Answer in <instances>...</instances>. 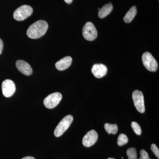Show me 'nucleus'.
<instances>
[{
	"label": "nucleus",
	"mask_w": 159,
	"mask_h": 159,
	"mask_svg": "<svg viewBox=\"0 0 159 159\" xmlns=\"http://www.w3.org/2000/svg\"><path fill=\"white\" fill-rule=\"evenodd\" d=\"M126 154L128 159H138L136 149L134 148H128L126 151Z\"/></svg>",
	"instance_id": "17"
},
{
	"label": "nucleus",
	"mask_w": 159,
	"mask_h": 159,
	"mask_svg": "<svg viewBox=\"0 0 159 159\" xmlns=\"http://www.w3.org/2000/svg\"><path fill=\"white\" fill-rule=\"evenodd\" d=\"M22 159H35L34 157H26Z\"/></svg>",
	"instance_id": "22"
},
{
	"label": "nucleus",
	"mask_w": 159,
	"mask_h": 159,
	"mask_svg": "<svg viewBox=\"0 0 159 159\" xmlns=\"http://www.w3.org/2000/svg\"><path fill=\"white\" fill-rule=\"evenodd\" d=\"M74 120L73 116L68 115L65 117L58 123L54 131L55 137H59L68 129Z\"/></svg>",
	"instance_id": "2"
},
{
	"label": "nucleus",
	"mask_w": 159,
	"mask_h": 159,
	"mask_svg": "<svg viewBox=\"0 0 159 159\" xmlns=\"http://www.w3.org/2000/svg\"><path fill=\"white\" fill-rule=\"evenodd\" d=\"M151 149L152 151V152L158 158H159V150L158 147H157L156 145L154 144H152L151 146Z\"/></svg>",
	"instance_id": "19"
},
{
	"label": "nucleus",
	"mask_w": 159,
	"mask_h": 159,
	"mask_svg": "<svg viewBox=\"0 0 159 159\" xmlns=\"http://www.w3.org/2000/svg\"><path fill=\"white\" fill-rule=\"evenodd\" d=\"M113 9V7L111 2L109 4H106L99 10L98 16L101 19L105 17L111 13Z\"/></svg>",
	"instance_id": "13"
},
{
	"label": "nucleus",
	"mask_w": 159,
	"mask_h": 159,
	"mask_svg": "<svg viewBox=\"0 0 159 159\" xmlns=\"http://www.w3.org/2000/svg\"><path fill=\"white\" fill-rule=\"evenodd\" d=\"M3 95L6 97H11L16 91V85L11 80L7 79L3 81L2 85Z\"/></svg>",
	"instance_id": "8"
},
{
	"label": "nucleus",
	"mask_w": 159,
	"mask_h": 159,
	"mask_svg": "<svg viewBox=\"0 0 159 159\" xmlns=\"http://www.w3.org/2000/svg\"><path fill=\"white\" fill-rule=\"evenodd\" d=\"M104 129L108 134H115L118 132V126L116 124H111L106 123L104 125Z\"/></svg>",
	"instance_id": "15"
},
{
	"label": "nucleus",
	"mask_w": 159,
	"mask_h": 159,
	"mask_svg": "<svg viewBox=\"0 0 159 159\" xmlns=\"http://www.w3.org/2000/svg\"><path fill=\"white\" fill-rule=\"evenodd\" d=\"M98 135L96 131L91 130L89 131L84 137L82 140L83 145L86 147H89L94 145L97 140Z\"/></svg>",
	"instance_id": "9"
},
{
	"label": "nucleus",
	"mask_w": 159,
	"mask_h": 159,
	"mask_svg": "<svg viewBox=\"0 0 159 159\" xmlns=\"http://www.w3.org/2000/svg\"><path fill=\"white\" fill-rule=\"evenodd\" d=\"M142 61L143 65L148 70L155 72L157 70V62L149 52H146L143 54Z\"/></svg>",
	"instance_id": "4"
},
{
	"label": "nucleus",
	"mask_w": 159,
	"mask_h": 159,
	"mask_svg": "<svg viewBox=\"0 0 159 159\" xmlns=\"http://www.w3.org/2000/svg\"><path fill=\"white\" fill-rule=\"evenodd\" d=\"M33 13V9L28 5H23L20 6L13 13L14 19L17 21L25 20Z\"/></svg>",
	"instance_id": "3"
},
{
	"label": "nucleus",
	"mask_w": 159,
	"mask_h": 159,
	"mask_svg": "<svg viewBox=\"0 0 159 159\" xmlns=\"http://www.w3.org/2000/svg\"><path fill=\"white\" fill-rule=\"evenodd\" d=\"M72 62V57L70 56H66L57 61L55 64V67L58 70H64L68 68Z\"/></svg>",
	"instance_id": "12"
},
{
	"label": "nucleus",
	"mask_w": 159,
	"mask_h": 159,
	"mask_svg": "<svg viewBox=\"0 0 159 159\" xmlns=\"http://www.w3.org/2000/svg\"><path fill=\"white\" fill-rule=\"evenodd\" d=\"M134 105L138 111L141 113L145 112V109L144 103V96L141 91L135 90L132 94Z\"/></svg>",
	"instance_id": "7"
},
{
	"label": "nucleus",
	"mask_w": 159,
	"mask_h": 159,
	"mask_svg": "<svg viewBox=\"0 0 159 159\" xmlns=\"http://www.w3.org/2000/svg\"><path fill=\"white\" fill-rule=\"evenodd\" d=\"M107 159H116L115 158H109Z\"/></svg>",
	"instance_id": "24"
},
{
	"label": "nucleus",
	"mask_w": 159,
	"mask_h": 159,
	"mask_svg": "<svg viewBox=\"0 0 159 159\" xmlns=\"http://www.w3.org/2000/svg\"><path fill=\"white\" fill-rule=\"evenodd\" d=\"M65 2L67 4H71L73 2V0H64Z\"/></svg>",
	"instance_id": "23"
},
{
	"label": "nucleus",
	"mask_w": 159,
	"mask_h": 159,
	"mask_svg": "<svg viewBox=\"0 0 159 159\" xmlns=\"http://www.w3.org/2000/svg\"><path fill=\"white\" fill-rule=\"evenodd\" d=\"M128 142V138L126 135L123 134H120L118 138L117 144L119 146H122L127 144Z\"/></svg>",
	"instance_id": "16"
},
{
	"label": "nucleus",
	"mask_w": 159,
	"mask_h": 159,
	"mask_svg": "<svg viewBox=\"0 0 159 159\" xmlns=\"http://www.w3.org/2000/svg\"><path fill=\"white\" fill-rule=\"evenodd\" d=\"M140 159H151L149 157L148 152L144 149H142L140 151Z\"/></svg>",
	"instance_id": "20"
},
{
	"label": "nucleus",
	"mask_w": 159,
	"mask_h": 159,
	"mask_svg": "<svg viewBox=\"0 0 159 159\" xmlns=\"http://www.w3.org/2000/svg\"><path fill=\"white\" fill-rule=\"evenodd\" d=\"M107 69L106 66L102 64H96L93 66L92 72L95 77L98 78H102L106 75Z\"/></svg>",
	"instance_id": "11"
},
{
	"label": "nucleus",
	"mask_w": 159,
	"mask_h": 159,
	"mask_svg": "<svg viewBox=\"0 0 159 159\" xmlns=\"http://www.w3.org/2000/svg\"><path fill=\"white\" fill-rule=\"evenodd\" d=\"M3 47H4V44L2 40L0 39V54H2V52Z\"/></svg>",
	"instance_id": "21"
},
{
	"label": "nucleus",
	"mask_w": 159,
	"mask_h": 159,
	"mask_svg": "<svg viewBox=\"0 0 159 159\" xmlns=\"http://www.w3.org/2000/svg\"><path fill=\"white\" fill-rule=\"evenodd\" d=\"M83 35L85 39L93 41L97 37V31L93 24L90 22L86 23L83 28Z\"/></svg>",
	"instance_id": "5"
},
{
	"label": "nucleus",
	"mask_w": 159,
	"mask_h": 159,
	"mask_svg": "<svg viewBox=\"0 0 159 159\" xmlns=\"http://www.w3.org/2000/svg\"><path fill=\"white\" fill-rule=\"evenodd\" d=\"M137 12L136 7L135 6L132 7L124 16V18H123L124 21L126 23L131 22L136 15Z\"/></svg>",
	"instance_id": "14"
},
{
	"label": "nucleus",
	"mask_w": 159,
	"mask_h": 159,
	"mask_svg": "<svg viewBox=\"0 0 159 159\" xmlns=\"http://www.w3.org/2000/svg\"><path fill=\"white\" fill-rule=\"evenodd\" d=\"M48 28V25L46 21L39 20L31 25L27 30L28 37L36 39L44 35Z\"/></svg>",
	"instance_id": "1"
},
{
	"label": "nucleus",
	"mask_w": 159,
	"mask_h": 159,
	"mask_svg": "<svg viewBox=\"0 0 159 159\" xmlns=\"http://www.w3.org/2000/svg\"><path fill=\"white\" fill-rule=\"evenodd\" d=\"M131 127L135 133L138 135H140L142 134V131L140 125L136 122H133L131 123Z\"/></svg>",
	"instance_id": "18"
},
{
	"label": "nucleus",
	"mask_w": 159,
	"mask_h": 159,
	"mask_svg": "<svg viewBox=\"0 0 159 159\" xmlns=\"http://www.w3.org/2000/svg\"><path fill=\"white\" fill-rule=\"evenodd\" d=\"M62 95L58 92L53 93L46 97L43 101L44 105L47 108H54L56 107L62 99Z\"/></svg>",
	"instance_id": "6"
},
{
	"label": "nucleus",
	"mask_w": 159,
	"mask_h": 159,
	"mask_svg": "<svg viewBox=\"0 0 159 159\" xmlns=\"http://www.w3.org/2000/svg\"><path fill=\"white\" fill-rule=\"evenodd\" d=\"M16 65L18 70L24 75L29 76L32 74L33 71L32 68L31 66L25 61L18 60L16 61Z\"/></svg>",
	"instance_id": "10"
}]
</instances>
